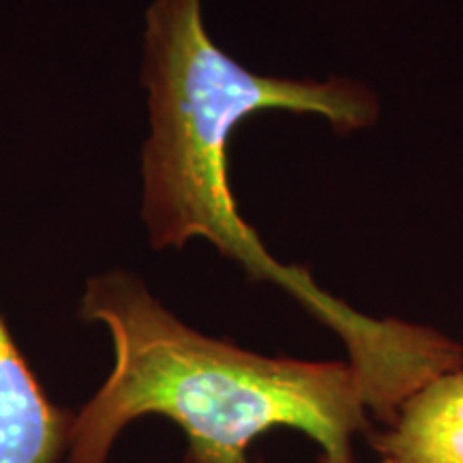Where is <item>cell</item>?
I'll return each mask as SVG.
<instances>
[{"label":"cell","mask_w":463,"mask_h":463,"mask_svg":"<svg viewBox=\"0 0 463 463\" xmlns=\"http://www.w3.org/2000/svg\"><path fill=\"white\" fill-rule=\"evenodd\" d=\"M75 410L52 402L0 311V463H65Z\"/></svg>","instance_id":"3"},{"label":"cell","mask_w":463,"mask_h":463,"mask_svg":"<svg viewBox=\"0 0 463 463\" xmlns=\"http://www.w3.org/2000/svg\"><path fill=\"white\" fill-rule=\"evenodd\" d=\"M142 86L148 136L142 146V222L155 251L206 241L277 286L345 345L364 405L389 420L425 382L447 372L455 344L438 328L372 317L333 297L303 266L277 260L245 222L230 187L228 146L260 112L317 116L350 136L380 120V97L361 80L279 78L247 69L213 42L202 0H153L144 31Z\"/></svg>","instance_id":"1"},{"label":"cell","mask_w":463,"mask_h":463,"mask_svg":"<svg viewBox=\"0 0 463 463\" xmlns=\"http://www.w3.org/2000/svg\"><path fill=\"white\" fill-rule=\"evenodd\" d=\"M78 316L108 331L112 369L75 410L65 463H109L120 433L144 416L184 433L183 463H264L251 447L273 430H297L339 457L372 431L350 363L266 356L195 331L131 270L89 277Z\"/></svg>","instance_id":"2"},{"label":"cell","mask_w":463,"mask_h":463,"mask_svg":"<svg viewBox=\"0 0 463 463\" xmlns=\"http://www.w3.org/2000/svg\"><path fill=\"white\" fill-rule=\"evenodd\" d=\"M317 463H356L354 461V455L347 453V455H339V457H333V455H320V459Z\"/></svg>","instance_id":"5"},{"label":"cell","mask_w":463,"mask_h":463,"mask_svg":"<svg viewBox=\"0 0 463 463\" xmlns=\"http://www.w3.org/2000/svg\"><path fill=\"white\" fill-rule=\"evenodd\" d=\"M367 438L380 463H463V367L422 384Z\"/></svg>","instance_id":"4"}]
</instances>
